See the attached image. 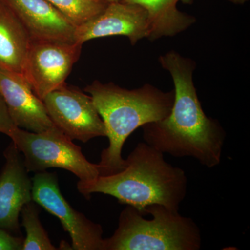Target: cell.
I'll list each match as a JSON object with an SVG mask.
<instances>
[{"label": "cell", "mask_w": 250, "mask_h": 250, "mask_svg": "<svg viewBox=\"0 0 250 250\" xmlns=\"http://www.w3.org/2000/svg\"><path fill=\"white\" fill-rule=\"evenodd\" d=\"M17 127L10 116L4 99L0 95V133L6 134L9 137L11 133Z\"/></svg>", "instance_id": "17"}, {"label": "cell", "mask_w": 250, "mask_h": 250, "mask_svg": "<svg viewBox=\"0 0 250 250\" xmlns=\"http://www.w3.org/2000/svg\"><path fill=\"white\" fill-rule=\"evenodd\" d=\"M230 2H232L233 4H243L249 0H228Z\"/></svg>", "instance_id": "19"}, {"label": "cell", "mask_w": 250, "mask_h": 250, "mask_svg": "<svg viewBox=\"0 0 250 250\" xmlns=\"http://www.w3.org/2000/svg\"><path fill=\"white\" fill-rule=\"evenodd\" d=\"M159 62L173 81V106L164 119L142 126L143 141L163 154L192 157L208 168L216 167L221 163L226 131L202 107L193 82L196 63L175 51L160 56Z\"/></svg>", "instance_id": "1"}, {"label": "cell", "mask_w": 250, "mask_h": 250, "mask_svg": "<svg viewBox=\"0 0 250 250\" xmlns=\"http://www.w3.org/2000/svg\"><path fill=\"white\" fill-rule=\"evenodd\" d=\"M84 91L91 97L103 119L109 142L100 155V175L123 170L125 159L122 150L126 139L145 125L168 116L174 100V90L164 92L147 83L137 89L128 90L95 80Z\"/></svg>", "instance_id": "3"}, {"label": "cell", "mask_w": 250, "mask_h": 250, "mask_svg": "<svg viewBox=\"0 0 250 250\" xmlns=\"http://www.w3.org/2000/svg\"><path fill=\"white\" fill-rule=\"evenodd\" d=\"M0 95L18 127L41 132L55 126L43 102L22 74L0 68Z\"/></svg>", "instance_id": "11"}, {"label": "cell", "mask_w": 250, "mask_h": 250, "mask_svg": "<svg viewBox=\"0 0 250 250\" xmlns=\"http://www.w3.org/2000/svg\"><path fill=\"white\" fill-rule=\"evenodd\" d=\"M188 183L183 169L171 165L164 154L141 142L125 159L123 170L98 176L88 183L78 182L77 189L86 199L93 193L115 197L145 216L146 208L154 204L179 211L187 196Z\"/></svg>", "instance_id": "2"}, {"label": "cell", "mask_w": 250, "mask_h": 250, "mask_svg": "<svg viewBox=\"0 0 250 250\" xmlns=\"http://www.w3.org/2000/svg\"><path fill=\"white\" fill-rule=\"evenodd\" d=\"M76 27L98 16L108 4L105 0H47Z\"/></svg>", "instance_id": "16"}, {"label": "cell", "mask_w": 250, "mask_h": 250, "mask_svg": "<svg viewBox=\"0 0 250 250\" xmlns=\"http://www.w3.org/2000/svg\"><path fill=\"white\" fill-rule=\"evenodd\" d=\"M82 47L76 42L31 41L23 75L41 100L65 84Z\"/></svg>", "instance_id": "8"}, {"label": "cell", "mask_w": 250, "mask_h": 250, "mask_svg": "<svg viewBox=\"0 0 250 250\" xmlns=\"http://www.w3.org/2000/svg\"><path fill=\"white\" fill-rule=\"evenodd\" d=\"M23 241L21 237L0 229V250H22Z\"/></svg>", "instance_id": "18"}, {"label": "cell", "mask_w": 250, "mask_h": 250, "mask_svg": "<svg viewBox=\"0 0 250 250\" xmlns=\"http://www.w3.org/2000/svg\"><path fill=\"white\" fill-rule=\"evenodd\" d=\"M108 3L122 2L123 0H105Z\"/></svg>", "instance_id": "20"}, {"label": "cell", "mask_w": 250, "mask_h": 250, "mask_svg": "<svg viewBox=\"0 0 250 250\" xmlns=\"http://www.w3.org/2000/svg\"><path fill=\"white\" fill-rule=\"evenodd\" d=\"M31 42L17 16L0 0V68L23 75Z\"/></svg>", "instance_id": "13"}, {"label": "cell", "mask_w": 250, "mask_h": 250, "mask_svg": "<svg viewBox=\"0 0 250 250\" xmlns=\"http://www.w3.org/2000/svg\"><path fill=\"white\" fill-rule=\"evenodd\" d=\"M149 33L147 13L142 6L108 3L103 12L77 27L75 42L83 45L85 42L98 38L123 36L134 45L141 39H147Z\"/></svg>", "instance_id": "9"}, {"label": "cell", "mask_w": 250, "mask_h": 250, "mask_svg": "<svg viewBox=\"0 0 250 250\" xmlns=\"http://www.w3.org/2000/svg\"><path fill=\"white\" fill-rule=\"evenodd\" d=\"M9 138L22 154L29 172L57 167L70 171L81 183H88L100 176L98 164L88 161L80 146L56 126L41 132L17 127Z\"/></svg>", "instance_id": "5"}, {"label": "cell", "mask_w": 250, "mask_h": 250, "mask_svg": "<svg viewBox=\"0 0 250 250\" xmlns=\"http://www.w3.org/2000/svg\"><path fill=\"white\" fill-rule=\"evenodd\" d=\"M181 1L188 4L192 0H123L122 2L139 5L146 10L150 31L147 39L154 41L176 36L196 22L195 17L177 9V3Z\"/></svg>", "instance_id": "14"}, {"label": "cell", "mask_w": 250, "mask_h": 250, "mask_svg": "<svg viewBox=\"0 0 250 250\" xmlns=\"http://www.w3.org/2000/svg\"><path fill=\"white\" fill-rule=\"evenodd\" d=\"M5 164L0 174V229L21 233V210L32 201V179L22 154L11 141L4 152Z\"/></svg>", "instance_id": "10"}, {"label": "cell", "mask_w": 250, "mask_h": 250, "mask_svg": "<svg viewBox=\"0 0 250 250\" xmlns=\"http://www.w3.org/2000/svg\"><path fill=\"white\" fill-rule=\"evenodd\" d=\"M126 205L111 237L104 238V250H199L202 236L192 218L154 204L148 206L145 215Z\"/></svg>", "instance_id": "4"}, {"label": "cell", "mask_w": 250, "mask_h": 250, "mask_svg": "<svg viewBox=\"0 0 250 250\" xmlns=\"http://www.w3.org/2000/svg\"><path fill=\"white\" fill-rule=\"evenodd\" d=\"M39 205L34 201L23 207L21 215L22 225L25 229L26 238L23 241L22 250H56L39 219Z\"/></svg>", "instance_id": "15"}, {"label": "cell", "mask_w": 250, "mask_h": 250, "mask_svg": "<svg viewBox=\"0 0 250 250\" xmlns=\"http://www.w3.org/2000/svg\"><path fill=\"white\" fill-rule=\"evenodd\" d=\"M51 121L70 139L87 143L106 137L104 124L89 95L65 83L42 100Z\"/></svg>", "instance_id": "7"}, {"label": "cell", "mask_w": 250, "mask_h": 250, "mask_svg": "<svg viewBox=\"0 0 250 250\" xmlns=\"http://www.w3.org/2000/svg\"><path fill=\"white\" fill-rule=\"evenodd\" d=\"M31 41L73 43L77 27L47 0H3Z\"/></svg>", "instance_id": "12"}, {"label": "cell", "mask_w": 250, "mask_h": 250, "mask_svg": "<svg viewBox=\"0 0 250 250\" xmlns=\"http://www.w3.org/2000/svg\"><path fill=\"white\" fill-rule=\"evenodd\" d=\"M32 184L33 201L59 219L71 238L72 250H104L103 227L72 208L61 192L55 173L36 172Z\"/></svg>", "instance_id": "6"}]
</instances>
